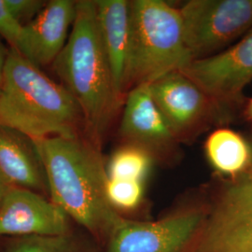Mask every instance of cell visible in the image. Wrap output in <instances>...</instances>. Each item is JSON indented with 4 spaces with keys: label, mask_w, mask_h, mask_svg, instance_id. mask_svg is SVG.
Instances as JSON below:
<instances>
[{
    "label": "cell",
    "mask_w": 252,
    "mask_h": 252,
    "mask_svg": "<svg viewBox=\"0 0 252 252\" xmlns=\"http://www.w3.org/2000/svg\"><path fill=\"white\" fill-rule=\"evenodd\" d=\"M52 201L99 238L123 218L108 198V174L100 146L86 135L34 140Z\"/></svg>",
    "instance_id": "6da1fadb"
},
{
    "label": "cell",
    "mask_w": 252,
    "mask_h": 252,
    "mask_svg": "<svg viewBox=\"0 0 252 252\" xmlns=\"http://www.w3.org/2000/svg\"><path fill=\"white\" fill-rule=\"evenodd\" d=\"M53 64L61 84L81 108L86 134L100 146L124 101L101 41L95 1H77L67 42Z\"/></svg>",
    "instance_id": "7a4b0ae2"
},
{
    "label": "cell",
    "mask_w": 252,
    "mask_h": 252,
    "mask_svg": "<svg viewBox=\"0 0 252 252\" xmlns=\"http://www.w3.org/2000/svg\"><path fill=\"white\" fill-rule=\"evenodd\" d=\"M0 126L33 140L87 135L81 108L70 93L12 48L0 84Z\"/></svg>",
    "instance_id": "3957f363"
},
{
    "label": "cell",
    "mask_w": 252,
    "mask_h": 252,
    "mask_svg": "<svg viewBox=\"0 0 252 252\" xmlns=\"http://www.w3.org/2000/svg\"><path fill=\"white\" fill-rule=\"evenodd\" d=\"M130 16L126 95L168 73L181 71L192 61L180 9L162 0H133Z\"/></svg>",
    "instance_id": "277c9868"
},
{
    "label": "cell",
    "mask_w": 252,
    "mask_h": 252,
    "mask_svg": "<svg viewBox=\"0 0 252 252\" xmlns=\"http://www.w3.org/2000/svg\"><path fill=\"white\" fill-rule=\"evenodd\" d=\"M180 12L192 61L224 51L252 28V0H190Z\"/></svg>",
    "instance_id": "5b68a950"
},
{
    "label": "cell",
    "mask_w": 252,
    "mask_h": 252,
    "mask_svg": "<svg viewBox=\"0 0 252 252\" xmlns=\"http://www.w3.org/2000/svg\"><path fill=\"white\" fill-rule=\"evenodd\" d=\"M154 103L180 143H189L226 117L205 91L180 70L148 85Z\"/></svg>",
    "instance_id": "8992f818"
},
{
    "label": "cell",
    "mask_w": 252,
    "mask_h": 252,
    "mask_svg": "<svg viewBox=\"0 0 252 252\" xmlns=\"http://www.w3.org/2000/svg\"><path fill=\"white\" fill-rule=\"evenodd\" d=\"M195 252H252V183L227 187L205 217Z\"/></svg>",
    "instance_id": "52a82bcc"
},
{
    "label": "cell",
    "mask_w": 252,
    "mask_h": 252,
    "mask_svg": "<svg viewBox=\"0 0 252 252\" xmlns=\"http://www.w3.org/2000/svg\"><path fill=\"white\" fill-rule=\"evenodd\" d=\"M206 215L189 209L156 221L122 218L108 237V252H180L197 234Z\"/></svg>",
    "instance_id": "ba28073f"
},
{
    "label": "cell",
    "mask_w": 252,
    "mask_h": 252,
    "mask_svg": "<svg viewBox=\"0 0 252 252\" xmlns=\"http://www.w3.org/2000/svg\"><path fill=\"white\" fill-rule=\"evenodd\" d=\"M181 72L226 113L252 81V28L234 45L213 56L191 61Z\"/></svg>",
    "instance_id": "9c48e42d"
},
{
    "label": "cell",
    "mask_w": 252,
    "mask_h": 252,
    "mask_svg": "<svg viewBox=\"0 0 252 252\" xmlns=\"http://www.w3.org/2000/svg\"><path fill=\"white\" fill-rule=\"evenodd\" d=\"M119 135L123 145L144 151L153 161H169L180 152V143L154 103L148 86L127 94Z\"/></svg>",
    "instance_id": "30bf717a"
},
{
    "label": "cell",
    "mask_w": 252,
    "mask_h": 252,
    "mask_svg": "<svg viewBox=\"0 0 252 252\" xmlns=\"http://www.w3.org/2000/svg\"><path fill=\"white\" fill-rule=\"evenodd\" d=\"M69 217L34 190L11 186L0 207V237L66 235Z\"/></svg>",
    "instance_id": "8fae6325"
},
{
    "label": "cell",
    "mask_w": 252,
    "mask_h": 252,
    "mask_svg": "<svg viewBox=\"0 0 252 252\" xmlns=\"http://www.w3.org/2000/svg\"><path fill=\"white\" fill-rule=\"evenodd\" d=\"M77 1L52 0L36 18L23 27L15 48L36 66L54 63L68 39Z\"/></svg>",
    "instance_id": "7c38bea8"
},
{
    "label": "cell",
    "mask_w": 252,
    "mask_h": 252,
    "mask_svg": "<svg viewBox=\"0 0 252 252\" xmlns=\"http://www.w3.org/2000/svg\"><path fill=\"white\" fill-rule=\"evenodd\" d=\"M95 6L101 41L118 95L125 103L130 46V1L96 0Z\"/></svg>",
    "instance_id": "4fadbf2b"
},
{
    "label": "cell",
    "mask_w": 252,
    "mask_h": 252,
    "mask_svg": "<svg viewBox=\"0 0 252 252\" xmlns=\"http://www.w3.org/2000/svg\"><path fill=\"white\" fill-rule=\"evenodd\" d=\"M0 174L11 186L34 191L48 189L45 170L33 139L0 126Z\"/></svg>",
    "instance_id": "5bb4252c"
},
{
    "label": "cell",
    "mask_w": 252,
    "mask_h": 252,
    "mask_svg": "<svg viewBox=\"0 0 252 252\" xmlns=\"http://www.w3.org/2000/svg\"><path fill=\"white\" fill-rule=\"evenodd\" d=\"M205 152L212 167L221 175L235 177L248 171L252 147L234 130L219 128L208 135Z\"/></svg>",
    "instance_id": "9a60e30c"
},
{
    "label": "cell",
    "mask_w": 252,
    "mask_h": 252,
    "mask_svg": "<svg viewBox=\"0 0 252 252\" xmlns=\"http://www.w3.org/2000/svg\"><path fill=\"white\" fill-rule=\"evenodd\" d=\"M153 159L148 153L130 145H123L108 164V179L142 181L151 169Z\"/></svg>",
    "instance_id": "2e32d148"
},
{
    "label": "cell",
    "mask_w": 252,
    "mask_h": 252,
    "mask_svg": "<svg viewBox=\"0 0 252 252\" xmlns=\"http://www.w3.org/2000/svg\"><path fill=\"white\" fill-rule=\"evenodd\" d=\"M2 252H78L68 234L9 237Z\"/></svg>",
    "instance_id": "e0dca14e"
},
{
    "label": "cell",
    "mask_w": 252,
    "mask_h": 252,
    "mask_svg": "<svg viewBox=\"0 0 252 252\" xmlns=\"http://www.w3.org/2000/svg\"><path fill=\"white\" fill-rule=\"evenodd\" d=\"M108 198L115 209H134L143 198L142 181L108 179Z\"/></svg>",
    "instance_id": "ac0fdd59"
},
{
    "label": "cell",
    "mask_w": 252,
    "mask_h": 252,
    "mask_svg": "<svg viewBox=\"0 0 252 252\" xmlns=\"http://www.w3.org/2000/svg\"><path fill=\"white\" fill-rule=\"evenodd\" d=\"M12 16L21 26H26L45 8L47 2L42 0H5Z\"/></svg>",
    "instance_id": "d6986e66"
},
{
    "label": "cell",
    "mask_w": 252,
    "mask_h": 252,
    "mask_svg": "<svg viewBox=\"0 0 252 252\" xmlns=\"http://www.w3.org/2000/svg\"><path fill=\"white\" fill-rule=\"evenodd\" d=\"M23 26L10 13L5 0H0V36L8 41L10 48L15 49Z\"/></svg>",
    "instance_id": "ffe728a7"
},
{
    "label": "cell",
    "mask_w": 252,
    "mask_h": 252,
    "mask_svg": "<svg viewBox=\"0 0 252 252\" xmlns=\"http://www.w3.org/2000/svg\"><path fill=\"white\" fill-rule=\"evenodd\" d=\"M10 187H11V185L0 174V207L2 206L3 201L6 197Z\"/></svg>",
    "instance_id": "44dd1931"
},
{
    "label": "cell",
    "mask_w": 252,
    "mask_h": 252,
    "mask_svg": "<svg viewBox=\"0 0 252 252\" xmlns=\"http://www.w3.org/2000/svg\"><path fill=\"white\" fill-rule=\"evenodd\" d=\"M9 50H7L5 46L2 44V42H0V84L2 82L3 70H4V66H5L8 54H9Z\"/></svg>",
    "instance_id": "7402d4cb"
},
{
    "label": "cell",
    "mask_w": 252,
    "mask_h": 252,
    "mask_svg": "<svg viewBox=\"0 0 252 252\" xmlns=\"http://www.w3.org/2000/svg\"><path fill=\"white\" fill-rule=\"evenodd\" d=\"M245 114H246V116L248 118V120H250L252 123V98L250 100V102L248 103V105L246 107Z\"/></svg>",
    "instance_id": "603a6c76"
},
{
    "label": "cell",
    "mask_w": 252,
    "mask_h": 252,
    "mask_svg": "<svg viewBox=\"0 0 252 252\" xmlns=\"http://www.w3.org/2000/svg\"><path fill=\"white\" fill-rule=\"evenodd\" d=\"M251 147H252V161H251V164H250V167H249V169H248V177L245 179L246 180H248V181H250V182H252V143L251 145Z\"/></svg>",
    "instance_id": "cb8c5ba5"
}]
</instances>
